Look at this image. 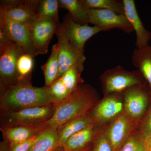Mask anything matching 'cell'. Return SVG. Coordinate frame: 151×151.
Wrapping results in <instances>:
<instances>
[{
  "mask_svg": "<svg viewBox=\"0 0 151 151\" xmlns=\"http://www.w3.org/2000/svg\"><path fill=\"white\" fill-rule=\"evenodd\" d=\"M97 100L96 91L89 85L81 84L70 96L58 103L51 118L41 127L58 130L68 122L87 114Z\"/></svg>",
  "mask_w": 151,
  "mask_h": 151,
  "instance_id": "obj_1",
  "label": "cell"
},
{
  "mask_svg": "<svg viewBox=\"0 0 151 151\" xmlns=\"http://www.w3.org/2000/svg\"><path fill=\"white\" fill-rule=\"evenodd\" d=\"M49 86L35 87L29 81L2 89L1 107L4 112L19 111L25 108L57 103Z\"/></svg>",
  "mask_w": 151,
  "mask_h": 151,
  "instance_id": "obj_2",
  "label": "cell"
},
{
  "mask_svg": "<svg viewBox=\"0 0 151 151\" xmlns=\"http://www.w3.org/2000/svg\"><path fill=\"white\" fill-rule=\"evenodd\" d=\"M100 78L106 94L122 93L133 86L145 84V78L139 70L128 71L120 65L105 70Z\"/></svg>",
  "mask_w": 151,
  "mask_h": 151,
  "instance_id": "obj_3",
  "label": "cell"
},
{
  "mask_svg": "<svg viewBox=\"0 0 151 151\" xmlns=\"http://www.w3.org/2000/svg\"><path fill=\"white\" fill-rule=\"evenodd\" d=\"M56 104L4 112L3 120L5 123L3 128L22 126L41 129L52 116Z\"/></svg>",
  "mask_w": 151,
  "mask_h": 151,
  "instance_id": "obj_4",
  "label": "cell"
},
{
  "mask_svg": "<svg viewBox=\"0 0 151 151\" xmlns=\"http://www.w3.org/2000/svg\"><path fill=\"white\" fill-rule=\"evenodd\" d=\"M24 52L21 47L12 41L0 44V81L2 89L19 82L18 59Z\"/></svg>",
  "mask_w": 151,
  "mask_h": 151,
  "instance_id": "obj_5",
  "label": "cell"
},
{
  "mask_svg": "<svg viewBox=\"0 0 151 151\" xmlns=\"http://www.w3.org/2000/svg\"><path fill=\"white\" fill-rule=\"evenodd\" d=\"M39 0L1 1L0 14L13 21L29 25L37 18Z\"/></svg>",
  "mask_w": 151,
  "mask_h": 151,
  "instance_id": "obj_6",
  "label": "cell"
},
{
  "mask_svg": "<svg viewBox=\"0 0 151 151\" xmlns=\"http://www.w3.org/2000/svg\"><path fill=\"white\" fill-rule=\"evenodd\" d=\"M60 22L45 18H38L29 25L37 55L46 54L49 45Z\"/></svg>",
  "mask_w": 151,
  "mask_h": 151,
  "instance_id": "obj_7",
  "label": "cell"
},
{
  "mask_svg": "<svg viewBox=\"0 0 151 151\" xmlns=\"http://www.w3.org/2000/svg\"><path fill=\"white\" fill-rule=\"evenodd\" d=\"M89 23L99 28L102 31L119 29L126 33L134 32L125 15L101 9H89Z\"/></svg>",
  "mask_w": 151,
  "mask_h": 151,
  "instance_id": "obj_8",
  "label": "cell"
},
{
  "mask_svg": "<svg viewBox=\"0 0 151 151\" xmlns=\"http://www.w3.org/2000/svg\"><path fill=\"white\" fill-rule=\"evenodd\" d=\"M59 45V70L57 79L60 78L71 66L84 64L86 58L84 51L78 50L70 43L65 36L61 23L58 26L55 32Z\"/></svg>",
  "mask_w": 151,
  "mask_h": 151,
  "instance_id": "obj_9",
  "label": "cell"
},
{
  "mask_svg": "<svg viewBox=\"0 0 151 151\" xmlns=\"http://www.w3.org/2000/svg\"><path fill=\"white\" fill-rule=\"evenodd\" d=\"M0 29L11 40L19 45L25 53L37 56L28 26L13 21L0 14Z\"/></svg>",
  "mask_w": 151,
  "mask_h": 151,
  "instance_id": "obj_10",
  "label": "cell"
},
{
  "mask_svg": "<svg viewBox=\"0 0 151 151\" xmlns=\"http://www.w3.org/2000/svg\"><path fill=\"white\" fill-rule=\"evenodd\" d=\"M61 24L68 40L75 48L81 51H84V45L88 40L102 31L97 27L76 22L69 13L64 16Z\"/></svg>",
  "mask_w": 151,
  "mask_h": 151,
  "instance_id": "obj_11",
  "label": "cell"
},
{
  "mask_svg": "<svg viewBox=\"0 0 151 151\" xmlns=\"http://www.w3.org/2000/svg\"><path fill=\"white\" fill-rule=\"evenodd\" d=\"M122 94L124 95V107L127 116L135 119L142 116L148 101L145 84L131 87Z\"/></svg>",
  "mask_w": 151,
  "mask_h": 151,
  "instance_id": "obj_12",
  "label": "cell"
},
{
  "mask_svg": "<svg viewBox=\"0 0 151 151\" xmlns=\"http://www.w3.org/2000/svg\"><path fill=\"white\" fill-rule=\"evenodd\" d=\"M122 93L106 94V97L95 107L92 118L94 124L103 123L119 117L123 111L124 104L121 100Z\"/></svg>",
  "mask_w": 151,
  "mask_h": 151,
  "instance_id": "obj_13",
  "label": "cell"
},
{
  "mask_svg": "<svg viewBox=\"0 0 151 151\" xmlns=\"http://www.w3.org/2000/svg\"><path fill=\"white\" fill-rule=\"evenodd\" d=\"M127 17L136 35L135 45L140 48L148 45L151 40V32L144 26L138 14L134 0H123Z\"/></svg>",
  "mask_w": 151,
  "mask_h": 151,
  "instance_id": "obj_14",
  "label": "cell"
},
{
  "mask_svg": "<svg viewBox=\"0 0 151 151\" xmlns=\"http://www.w3.org/2000/svg\"><path fill=\"white\" fill-rule=\"evenodd\" d=\"M131 129V122L126 115H120L111 124L105 135L113 150H117L126 142Z\"/></svg>",
  "mask_w": 151,
  "mask_h": 151,
  "instance_id": "obj_15",
  "label": "cell"
},
{
  "mask_svg": "<svg viewBox=\"0 0 151 151\" xmlns=\"http://www.w3.org/2000/svg\"><path fill=\"white\" fill-rule=\"evenodd\" d=\"M132 62L147 82L151 92V46L148 45L135 49L132 54Z\"/></svg>",
  "mask_w": 151,
  "mask_h": 151,
  "instance_id": "obj_16",
  "label": "cell"
},
{
  "mask_svg": "<svg viewBox=\"0 0 151 151\" xmlns=\"http://www.w3.org/2000/svg\"><path fill=\"white\" fill-rule=\"evenodd\" d=\"M94 124L72 135L61 146L64 151H79L86 147L94 137Z\"/></svg>",
  "mask_w": 151,
  "mask_h": 151,
  "instance_id": "obj_17",
  "label": "cell"
},
{
  "mask_svg": "<svg viewBox=\"0 0 151 151\" xmlns=\"http://www.w3.org/2000/svg\"><path fill=\"white\" fill-rule=\"evenodd\" d=\"M3 135L10 144H16L28 140L41 131L40 128L26 126H14L2 128Z\"/></svg>",
  "mask_w": 151,
  "mask_h": 151,
  "instance_id": "obj_18",
  "label": "cell"
},
{
  "mask_svg": "<svg viewBox=\"0 0 151 151\" xmlns=\"http://www.w3.org/2000/svg\"><path fill=\"white\" fill-rule=\"evenodd\" d=\"M60 146L58 130L51 128L42 129L29 151H55Z\"/></svg>",
  "mask_w": 151,
  "mask_h": 151,
  "instance_id": "obj_19",
  "label": "cell"
},
{
  "mask_svg": "<svg viewBox=\"0 0 151 151\" xmlns=\"http://www.w3.org/2000/svg\"><path fill=\"white\" fill-rule=\"evenodd\" d=\"M94 124L91 116L87 114L68 122L58 130L60 146L76 133Z\"/></svg>",
  "mask_w": 151,
  "mask_h": 151,
  "instance_id": "obj_20",
  "label": "cell"
},
{
  "mask_svg": "<svg viewBox=\"0 0 151 151\" xmlns=\"http://www.w3.org/2000/svg\"><path fill=\"white\" fill-rule=\"evenodd\" d=\"M58 2L60 7L68 11L76 22L81 24L89 23V9L81 0H59Z\"/></svg>",
  "mask_w": 151,
  "mask_h": 151,
  "instance_id": "obj_21",
  "label": "cell"
},
{
  "mask_svg": "<svg viewBox=\"0 0 151 151\" xmlns=\"http://www.w3.org/2000/svg\"><path fill=\"white\" fill-rule=\"evenodd\" d=\"M59 45L57 43L52 46L51 54L46 63L41 66L46 86L49 87L57 79L59 70Z\"/></svg>",
  "mask_w": 151,
  "mask_h": 151,
  "instance_id": "obj_22",
  "label": "cell"
},
{
  "mask_svg": "<svg viewBox=\"0 0 151 151\" xmlns=\"http://www.w3.org/2000/svg\"><path fill=\"white\" fill-rule=\"evenodd\" d=\"M83 70L84 64L73 65L69 68L60 78L71 94L80 84L83 83L81 74Z\"/></svg>",
  "mask_w": 151,
  "mask_h": 151,
  "instance_id": "obj_23",
  "label": "cell"
},
{
  "mask_svg": "<svg viewBox=\"0 0 151 151\" xmlns=\"http://www.w3.org/2000/svg\"><path fill=\"white\" fill-rule=\"evenodd\" d=\"M58 0H39L36 10L38 18L51 19L59 22Z\"/></svg>",
  "mask_w": 151,
  "mask_h": 151,
  "instance_id": "obj_24",
  "label": "cell"
},
{
  "mask_svg": "<svg viewBox=\"0 0 151 151\" xmlns=\"http://www.w3.org/2000/svg\"><path fill=\"white\" fill-rule=\"evenodd\" d=\"M89 9H101L113 11L125 15V9L123 0H81Z\"/></svg>",
  "mask_w": 151,
  "mask_h": 151,
  "instance_id": "obj_25",
  "label": "cell"
},
{
  "mask_svg": "<svg viewBox=\"0 0 151 151\" xmlns=\"http://www.w3.org/2000/svg\"><path fill=\"white\" fill-rule=\"evenodd\" d=\"M33 58L25 52L19 57L17 65L19 81H30L34 64Z\"/></svg>",
  "mask_w": 151,
  "mask_h": 151,
  "instance_id": "obj_26",
  "label": "cell"
},
{
  "mask_svg": "<svg viewBox=\"0 0 151 151\" xmlns=\"http://www.w3.org/2000/svg\"><path fill=\"white\" fill-rule=\"evenodd\" d=\"M120 151H147L145 141L137 135L129 136Z\"/></svg>",
  "mask_w": 151,
  "mask_h": 151,
  "instance_id": "obj_27",
  "label": "cell"
},
{
  "mask_svg": "<svg viewBox=\"0 0 151 151\" xmlns=\"http://www.w3.org/2000/svg\"><path fill=\"white\" fill-rule=\"evenodd\" d=\"M49 88L50 93L58 103L65 100L71 94L60 78L57 79Z\"/></svg>",
  "mask_w": 151,
  "mask_h": 151,
  "instance_id": "obj_28",
  "label": "cell"
},
{
  "mask_svg": "<svg viewBox=\"0 0 151 151\" xmlns=\"http://www.w3.org/2000/svg\"><path fill=\"white\" fill-rule=\"evenodd\" d=\"M110 142L106 135L101 134L98 136L94 142L93 151H113Z\"/></svg>",
  "mask_w": 151,
  "mask_h": 151,
  "instance_id": "obj_29",
  "label": "cell"
},
{
  "mask_svg": "<svg viewBox=\"0 0 151 151\" xmlns=\"http://www.w3.org/2000/svg\"><path fill=\"white\" fill-rule=\"evenodd\" d=\"M38 134L28 140L16 144H10L9 151H29L37 139Z\"/></svg>",
  "mask_w": 151,
  "mask_h": 151,
  "instance_id": "obj_30",
  "label": "cell"
},
{
  "mask_svg": "<svg viewBox=\"0 0 151 151\" xmlns=\"http://www.w3.org/2000/svg\"><path fill=\"white\" fill-rule=\"evenodd\" d=\"M142 132L145 140L151 138V111L143 125Z\"/></svg>",
  "mask_w": 151,
  "mask_h": 151,
  "instance_id": "obj_31",
  "label": "cell"
},
{
  "mask_svg": "<svg viewBox=\"0 0 151 151\" xmlns=\"http://www.w3.org/2000/svg\"><path fill=\"white\" fill-rule=\"evenodd\" d=\"M145 141L147 151H151V138Z\"/></svg>",
  "mask_w": 151,
  "mask_h": 151,
  "instance_id": "obj_32",
  "label": "cell"
},
{
  "mask_svg": "<svg viewBox=\"0 0 151 151\" xmlns=\"http://www.w3.org/2000/svg\"><path fill=\"white\" fill-rule=\"evenodd\" d=\"M0 151H9V148H8L5 143H2L1 144Z\"/></svg>",
  "mask_w": 151,
  "mask_h": 151,
  "instance_id": "obj_33",
  "label": "cell"
},
{
  "mask_svg": "<svg viewBox=\"0 0 151 151\" xmlns=\"http://www.w3.org/2000/svg\"><path fill=\"white\" fill-rule=\"evenodd\" d=\"M55 151H64V150H63V148L62 147L60 146V147H59Z\"/></svg>",
  "mask_w": 151,
  "mask_h": 151,
  "instance_id": "obj_34",
  "label": "cell"
}]
</instances>
